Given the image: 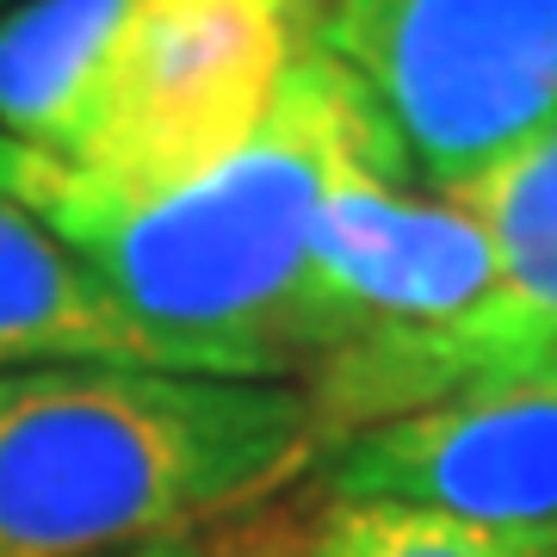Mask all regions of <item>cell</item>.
<instances>
[{"label": "cell", "instance_id": "cell-1", "mask_svg": "<svg viewBox=\"0 0 557 557\" xmlns=\"http://www.w3.org/2000/svg\"><path fill=\"white\" fill-rule=\"evenodd\" d=\"M347 174L416 186L379 100L317 44L236 156L161 199L57 223L50 236L94 267L156 366L298 384L304 255Z\"/></svg>", "mask_w": 557, "mask_h": 557}, {"label": "cell", "instance_id": "cell-2", "mask_svg": "<svg viewBox=\"0 0 557 557\" xmlns=\"http://www.w3.org/2000/svg\"><path fill=\"white\" fill-rule=\"evenodd\" d=\"M322 458L298 384L131 359L0 372V557H106L193 539Z\"/></svg>", "mask_w": 557, "mask_h": 557}, {"label": "cell", "instance_id": "cell-3", "mask_svg": "<svg viewBox=\"0 0 557 557\" xmlns=\"http://www.w3.org/2000/svg\"><path fill=\"white\" fill-rule=\"evenodd\" d=\"M310 50L317 0H124L62 137H0V199L44 230L161 199L236 156Z\"/></svg>", "mask_w": 557, "mask_h": 557}, {"label": "cell", "instance_id": "cell-4", "mask_svg": "<svg viewBox=\"0 0 557 557\" xmlns=\"http://www.w3.org/2000/svg\"><path fill=\"white\" fill-rule=\"evenodd\" d=\"M317 44L379 100L434 193L557 124V0H317Z\"/></svg>", "mask_w": 557, "mask_h": 557}, {"label": "cell", "instance_id": "cell-5", "mask_svg": "<svg viewBox=\"0 0 557 557\" xmlns=\"http://www.w3.org/2000/svg\"><path fill=\"white\" fill-rule=\"evenodd\" d=\"M317 465L335 502H391L557 557V354L359 428Z\"/></svg>", "mask_w": 557, "mask_h": 557}, {"label": "cell", "instance_id": "cell-6", "mask_svg": "<svg viewBox=\"0 0 557 557\" xmlns=\"http://www.w3.org/2000/svg\"><path fill=\"white\" fill-rule=\"evenodd\" d=\"M453 193L483 218L502 260L496 310L465 341V384H478L557 354V124Z\"/></svg>", "mask_w": 557, "mask_h": 557}, {"label": "cell", "instance_id": "cell-7", "mask_svg": "<svg viewBox=\"0 0 557 557\" xmlns=\"http://www.w3.org/2000/svg\"><path fill=\"white\" fill-rule=\"evenodd\" d=\"M57 359H131L156 366L94 267L57 242L25 205L0 199V372Z\"/></svg>", "mask_w": 557, "mask_h": 557}, {"label": "cell", "instance_id": "cell-8", "mask_svg": "<svg viewBox=\"0 0 557 557\" xmlns=\"http://www.w3.org/2000/svg\"><path fill=\"white\" fill-rule=\"evenodd\" d=\"M218 557H527V552L496 545V539L453 527L440 515H416V508L317 496L230 533V545H218Z\"/></svg>", "mask_w": 557, "mask_h": 557}, {"label": "cell", "instance_id": "cell-9", "mask_svg": "<svg viewBox=\"0 0 557 557\" xmlns=\"http://www.w3.org/2000/svg\"><path fill=\"white\" fill-rule=\"evenodd\" d=\"M106 557H218V552H205L193 539H168V545H137V552H106Z\"/></svg>", "mask_w": 557, "mask_h": 557}, {"label": "cell", "instance_id": "cell-10", "mask_svg": "<svg viewBox=\"0 0 557 557\" xmlns=\"http://www.w3.org/2000/svg\"><path fill=\"white\" fill-rule=\"evenodd\" d=\"M7 7H20V0H0V13H7Z\"/></svg>", "mask_w": 557, "mask_h": 557}]
</instances>
